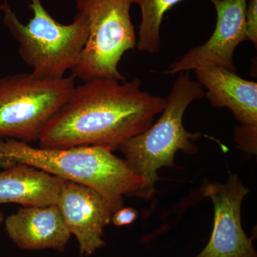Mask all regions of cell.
Segmentation results:
<instances>
[{
  "label": "cell",
  "mask_w": 257,
  "mask_h": 257,
  "mask_svg": "<svg viewBox=\"0 0 257 257\" xmlns=\"http://www.w3.org/2000/svg\"><path fill=\"white\" fill-rule=\"evenodd\" d=\"M202 192L214 204V227L207 246L195 257H257L241 225V203L249 189L238 175L230 176L224 184H205Z\"/></svg>",
  "instance_id": "obj_7"
},
{
  "label": "cell",
  "mask_w": 257,
  "mask_h": 257,
  "mask_svg": "<svg viewBox=\"0 0 257 257\" xmlns=\"http://www.w3.org/2000/svg\"><path fill=\"white\" fill-rule=\"evenodd\" d=\"M256 126H242L236 128L235 132V140L240 148L248 153L256 152Z\"/></svg>",
  "instance_id": "obj_14"
},
{
  "label": "cell",
  "mask_w": 257,
  "mask_h": 257,
  "mask_svg": "<svg viewBox=\"0 0 257 257\" xmlns=\"http://www.w3.org/2000/svg\"><path fill=\"white\" fill-rule=\"evenodd\" d=\"M56 205L71 234L77 238L81 256H91L105 246L104 229L114 212L99 192L64 180Z\"/></svg>",
  "instance_id": "obj_9"
},
{
  "label": "cell",
  "mask_w": 257,
  "mask_h": 257,
  "mask_svg": "<svg viewBox=\"0 0 257 257\" xmlns=\"http://www.w3.org/2000/svg\"><path fill=\"white\" fill-rule=\"evenodd\" d=\"M73 75L43 78L32 73L0 79V139L28 143L40 140L75 88Z\"/></svg>",
  "instance_id": "obj_5"
},
{
  "label": "cell",
  "mask_w": 257,
  "mask_h": 257,
  "mask_svg": "<svg viewBox=\"0 0 257 257\" xmlns=\"http://www.w3.org/2000/svg\"><path fill=\"white\" fill-rule=\"evenodd\" d=\"M217 13L215 30L204 45L193 47L176 59L165 74L214 65L236 72L233 56L236 47L247 40L246 13L247 0H211Z\"/></svg>",
  "instance_id": "obj_8"
},
{
  "label": "cell",
  "mask_w": 257,
  "mask_h": 257,
  "mask_svg": "<svg viewBox=\"0 0 257 257\" xmlns=\"http://www.w3.org/2000/svg\"><path fill=\"white\" fill-rule=\"evenodd\" d=\"M34 16L25 25L9 3L0 5L4 24L19 44L18 52L32 68V73L43 78H62L78 64L89 34L87 17L79 12L69 25L51 16L40 0H31Z\"/></svg>",
  "instance_id": "obj_4"
},
{
  "label": "cell",
  "mask_w": 257,
  "mask_h": 257,
  "mask_svg": "<svg viewBox=\"0 0 257 257\" xmlns=\"http://www.w3.org/2000/svg\"><path fill=\"white\" fill-rule=\"evenodd\" d=\"M139 212L134 208L121 207L113 213L111 222L116 226H126L133 224L138 219Z\"/></svg>",
  "instance_id": "obj_16"
},
{
  "label": "cell",
  "mask_w": 257,
  "mask_h": 257,
  "mask_svg": "<svg viewBox=\"0 0 257 257\" xmlns=\"http://www.w3.org/2000/svg\"><path fill=\"white\" fill-rule=\"evenodd\" d=\"M205 96L202 86L191 79L189 72L176 79L162 116L144 133L133 137L119 147L130 168L146 182V197L155 192L154 185L160 179L158 170L175 167L178 151L194 155L197 147L193 142L201 133H191L183 124V116L189 104Z\"/></svg>",
  "instance_id": "obj_3"
},
{
  "label": "cell",
  "mask_w": 257,
  "mask_h": 257,
  "mask_svg": "<svg viewBox=\"0 0 257 257\" xmlns=\"http://www.w3.org/2000/svg\"><path fill=\"white\" fill-rule=\"evenodd\" d=\"M166 99L141 89L134 79H96L74 88L72 95L47 125L40 147L100 146L118 150L146 131L165 109Z\"/></svg>",
  "instance_id": "obj_1"
},
{
  "label": "cell",
  "mask_w": 257,
  "mask_h": 257,
  "mask_svg": "<svg viewBox=\"0 0 257 257\" xmlns=\"http://www.w3.org/2000/svg\"><path fill=\"white\" fill-rule=\"evenodd\" d=\"M246 27L247 40L257 45V0H249L246 13Z\"/></svg>",
  "instance_id": "obj_15"
},
{
  "label": "cell",
  "mask_w": 257,
  "mask_h": 257,
  "mask_svg": "<svg viewBox=\"0 0 257 257\" xmlns=\"http://www.w3.org/2000/svg\"><path fill=\"white\" fill-rule=\"evenodd\" d=\"M197 82L207 89L213 107H226L243 126H257V83L235 72L209 65L195 69Z\"/></svg>",
  "instance_id": "obj_11"
},
{
  "label": "cell",
  "mask_w": 257,
  "mask_h": 257,
  "mask_svg": "<svg viewBox=\"0 0 257 257\" xmlns=\"http://www.w3.org/2000/svg\"><path fill=\"white\" fill-rule=\"evenodd\" d=\"M4 221H5L4 214H3V213L1 211H0V225L3 224V223L4 222Z\"/></svg>",
  "instance_id": "obj_18"
},
{
  "label": "cell",
  "mask_w": 257,
  "mask_h": 257,
  "mask_svg": "<svg viewBox=\"0 0 257 257\" xmlns=\"http://www.w3.org/2000/svg\"><path fill=\"white\" fill-rule=\"evenodd\" d=\"M8 237L24 250L64 251L72 234L56 204L24 207L5 219Z\"/></svg>",
  "instance_id": "obj_10"
},
{
  "label": "cell",
  "mask_w": 257,
  "mask_h": 257,
  "mask_svg": "<svg viewBox=\"0 0 257 257\" xmlns=\"http://www.w3.org/2000/svg\"><path fill=\"white\" fill-rule=\"evenodd\" d=\"M133 0H76V8L87 17L89 37L72 75L82 82L112 79L125 82L119 70L121 57L136 47L130 17Z\"/></svg>",
  "instance_id": "obj_6"
},
{
  "label": "cell",
  "mask_w": 257,
  "mask_h": 257,
  "mask_svg": "<svg viewBox=\"0 0 257 257\" xmlns=\"http://www.w3.org/2000/svg\"><path fill=\"white\" fill-rule=\"evenodd\" d=\"M15 164L12 163V162H8V161H5L2 160L0 159V167L2 168L7 169L8 167H11V166L14 165Z\"/></svg>",
  "instance_id": "obj_17"
},
{
  "label": "cell",
  "mask_w": 257,
  "mask_h": 257,
  "mask_svg": "<svg viewBox=\"0 0 257 257\" xmlns=\"http://www.w3.org/2000/svg\"><path fill=\"white\" fill-rule=\"evenodd\" d=\"M0 158L28 164L64 180L94 189L104 197L113 212L123 207V196L147 199L145 179L106 147L35 148L7 139L0 140Z\"/></svg>",
  "instance_id": "obj_2"
},
{
  "label": "cell",
  "mask_w": 257,
  "mask_h": 257,
  "mask_svg": "<svg viewBox=\"0 0 257 257\" xmlns=\"http://www.w3.org/2000/svg\"><path fill=\"white\" fill-rule=\"evenodd\" d=\"M63 181L45 171L18 162L0 172V204L53 205L57 204Z\"/></svg>",
  "instance_id": "obj_12"
},
{
  "label": "cell",
  "mask_w": 257,
  "mask_h": 257,
  "mask_svg": "<svg viewBox=\"0 0 257 257\" xmlns=\"http://www.w3.org/2000/svg\"><path fill=\"white\" fill-rule=\"evenodd\" d=\"M184 0H133L142 10V22L136 47L141 52L155 54L161 47L160 27L164 16Z\"/></svg>",
  "instance_id": "obj_13"
}]
</instances>
